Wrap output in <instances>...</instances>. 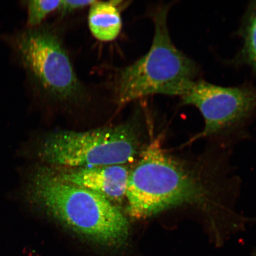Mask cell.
I'll list each match as a JSON object with an SVG mask.
<instances>
[{
  "label": "cell",
  "instance_id": "12",
  "mask_svg": "<svg viewBox=\"0 0 256 256\" xmlns=\"http://www.w3.org/2000/svg\"><path fill=\"white\" fill-rule=\"evenodd\" d=\"M254 256H256L254 254Z\"/></svg>",
  "mask_w": 256,
  "mask_h": 256
},
{
  "label": "cell",
  "instance_id": "5",
  "mask_svg": "<svg viewBox=\"0 0 256 256\" xmlns=\"http://www.w3.org/2000/svg\"><path fill=\"white\" fill-rule=\"evenodd\" d=\"M140 146L138 127L128 122L85 131H53L24 144L18 153L50 167L92 168L132 162Z\"/></svg>",
  "mask_w": 256,
  "mask_h": 256
},
{
  "label": "cell",
  "instance_id": "8",
  "mask_svg": "<svg viewBox=\"0 0 256 256\" xmlns=\"http://www.w3.org/2000/svg\"><path fill=\"white\" fill-rule=\"evenodd\" d=\"M123 1H97L90 8L88 22L90 30L96 40L110 42L119 37L122 30L121 8Z\"/></svg>",
  "mask_w": 256,
  "mask_h": 256
},
{
  "label": "cell",
  "instance_id": "2",
  "mask_svg": "<svg viewBox=\"0 0 256 256\" xmlns=\"http://www.w3.org/2000/svg\"><path fill=\"white\" fill-rule=\"evenodd\" d=\"M19 199L81 238L94 244L120 248L130 226L119 208L101 195L64 182L52 168L23 170Z\"/></svg>",
  "mask_w": 256,
  "mask_h": 256
},
{
  "label": "cell",
  "instance_id": "4",
  "mask_svg": "<svg viewBox=\"0 0 256 256\" xmlns=\"http://www.w3.org/2000/svg\"><path fill=\"white\" fill-rule=\"evenodd\" d=\"M15 46L40 94L58 114L75 116L98 110L100 98L79 78L62 30L34 28L16 38Z\"/></svg>",
  "mask_w": 256,
  "mask_h": 256
},
{
  "label": "cell",
  "instance_id": "11",
  "mask_svg": "<svg viewBox=\"0 0 256 256\" xmlns=\"http://www.w3.org/2000/svg\"><path fill=\"white\" fill-rule=\"evenodd\" d=\"M96 2L92 0H76V1H60V7L58 9L59 14L62 18H65L66 16L72 14L76 12L81 10L88 8H90Z\"/></svg>",
  "mask_w": 256,
  "mask_h": 256
},
{
  "label": "cell",
  "instance_id": "9",
  "mask_svg": "<svg viewBox=\"0 0 256 256\" xmlns=\"http://www.w3.org/2000/svg\"><path fill=\"white\" fill-rule=\"evenodd\" d=\"M239 34L242 38V46L238 62L251 67L256 72V1L249 5Z\"/></svg>",
  "mask_w": 256,
  "mask_h": 256
},
{
  "label": "cell",
  "instance_id": "3",
  "mask_svg": "<svg viewBox=\"0 0 256 256\" xmlns=\"http://www.w3.org/2000/svg\"><path fill=\"white\" fill-rule=\"evenodd\" d=\"M172 6L158 4L148 10L154 26L151 48L135 62L118 69L112 76L110 100L117 110L150 96L182 98L199 80L200 66L172 40L168 26Z\"/></svg>",
  "mask_w": 256,
  "mask_h": 256
},
{
  "label": "cell",
  "instance_id": "10",
  "mask_svg": "<svg viewBox=\"0 0 256 256\" xmlns=\"http://www.w3.org/2000/svg\"><path fill=\"white\" fill-rule=\"evenodd\" d=\"M60 1L33 0L28 2V24L32 28L40 26L47 16L58 10Z\"/></svg>",
  "mask_w": 256,
  "mask_h": 256
},
{
  "label": "cell",
  "instance_id": "6",
  "mask_svg": "<svg viewBox=\"0 0 256 256\" xmlns=\"http://www.w3.org/2000/svg\"><path fill=\"white\" fill-rule=\"evenodd\" d=\"M181 98L202 115L204 126L197 138L226 136L244 128L256 114V86L226 88L198 80Z\"/></svg>",
  "mask_w": 256,
  "mask_h": 256
},
{
  "label": "cell",
  "instance_id": "7",
  "mask_svg": "<svg viewBox=\"0 0 256 256\" xmlns=\"http://www.w3.org/2000/svg\"><path fill=\"white\" fill-rule=\"evenodd\" d=\"M50 168L63 181L94 192L113 204L122 202L126 198L130 171L124 165Z\"/></svg>",
  "mask_w": 256,
  "mask_h": 256
},
{
  "label": "cell",
  "instance_id": "1",
  "mask_svg": "<svg viewBox=\"0 0 256 256\" xmlns=\"http://www.w3.org/2000/svg\"><path fill=\"white\" fill-rule=\"evenodd\" d=\"M162 136L152 140L130 172L126 199L128 216L144 220L179 207H193L204 213L210 228L225 220L226 180L219 165L206 160L188 161L170 154ZM208 225V226H209Z\"/></svg>",
  "mask_w": 256,
  "mask_h": 256
}]
</instances>
